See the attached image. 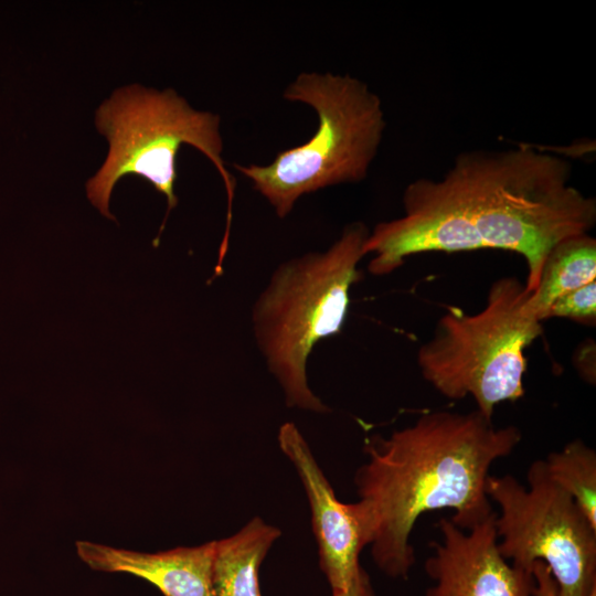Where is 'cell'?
<instances>
[{
    "label": "cell",
    "instance_id": "6da1fadb",
    "mask_svg": "<svg viewBox=\"0 0 596 596\" xmlns=\"http://www.w3.org/2000/svg\"><path fill=\"white\" fill-rule=\"evenodd\" d=\"M521 438L518 427H496L477 409L428 412L389 437H369L354 483L376 566L407 578L415 562L411 533L424 513L451 509V522L468 531L494 512L486 492L490 467Z\"/></svg>",
    "mask_w": 596,
    "mask_h": 596
},
{
    "label": "cell",
    "instance_id": "7a4b0ae2",
    "mask_svg": "<svg viewBox=\"0 0 596 596\" xmlns=\"http://www.w3.org/2000/svg\"><path fill=\"white\" fill-rule=\"evenodd\" d=\"M571 171L566 160L520 146L460 153L441 179L485 248L524 257L529 294L550 251L595 225L596 201L568 183Z\"/></svg>",
    "mask_w": 596,
    "mask_h": 596
},
{
    "label": "cell",
    "instance_id": "3957f363",
    "mask_svg": "<svg viewBox=\"0 0 596 596\" xmlns=\"http://www.w3.org/2000/svg\"><path fill=\"white\" fill-rule=\"evenodd\" d=\"M369 233L349 224L328 249L280 263L253 305L256 345L289 407L329 411L309 387L307 362L319 341L342 329Z\"/></svg>",
    "mask_w": 596,
    "mask_h": 596
},
{
    "label": "cell",
    "instance_id": "277c9868",
    "mask_svg": "<svg viewBox=\"0 0 596 596\" xmlns=\"http://www.w3.org/2000/svg\"><path fill=\"white\" fill-rule=\"evenodd\" d=\"M284 97L316 111L318 128L313 136L277 153L266 166L234 164L280 219L305 194L362 181L385 128L381 99L350 75L301 73L287 86Z\"/></svg>",
    "mask_w": 596,
    "mask_h": 596
},
{
    "label": "cell",
    "instance_id": "5b68a950",
    "mask_svg": "<svg viewBox=\"0 0 596 596\" xmlns=\"http://www.w3.org/2000/svg\"><path fill=\"white\" fill-rule=\"evenodd\" d=\"M220 123L219 115L192 108L171 88L157 91L132 84L115 91L95 114V125L107 138L109 151L86 183L88 200L104 216L115 220L109 211L113 189L124 175L135 174L166 196L168 215L178 204V151L190 145L212 161L223 179L228 195L224 240H228L235 182L222 159Z\"/></svg>",
    "mask_w": 596,
    "mask_h": 596
},
{
    "label": "cell",
    "instance_id": "8992f818",
    "mask_svg": "<svg viewBox=\"0 0 596 596\" xmlns=\"http://www.w3.org/2000/svg\"><path fill=\"white\" fill-rule=\"evenodd\" d=\"M529 296L517 277H501L479 312L448 308L418 350L423 377L447 398L471 396L477 411L491 419L498 404L521 398L524 350L542 333L541 321L526 309Z\"/></svg>",
    "mask_w": 596,
    "mask_h": 596
},
{
    "label": "cell",
    "instance_id": "52a82bcc",
    "mask_svg": "<svg viewBox=\"0 0 596 596\" xmlns=\"http://www.w3.org/2000/svg\"><path fill=\"white\" fill-rule=\"evenodd\" d=\"M526 480L528 488L512 475L487 479V496L500 509L494 518L500 553L528 572L544 563L557 596H589L596 589V526L551 478L543 459L530 465Z\"/></svg>",
    "mask_w": 596,
    "mask_h": 596
},
{
    "label": "cell",
    "instance_id": "ba28073f",
    "mask_svg": "<svg viewBox=\"0 0 596 596\" xmlns=\"http://www.w3.org/2000/svg\"><path fill=\"white\" fill-rule=\"evenodd\" d=\"M496 512L466 531L448 518L438 523L441 542H430L425 571L433 581L425 596H533L532 572L519 568L499 551Z\"/></svg>",
    "mask_w": 596,
    "mask_h": 596
},
{
    "label": "cell",
    "instance_id": "9c48e42d",
    "mask_svg": "<svg viewBox=\"0 0 596 596\" xmlns=\"http://www.w3.org/2000/svg\"><path fill=\"white\" fill-rule=\"evenodd\" d=\"M278 443L297 470L308 497L320 567L332 592L344 590L361 570L359 555L369 545L358 503L338 500L294 423L281 425Z\"/></svg>",
    "mask_w": 596,
    "mask_h": 596
},
{
    "label": "cell",
    "instance_id": "30bf717a",
    "mask_svg": "<svg viewBox=\"0 0 596 596\" xmlns=\"http://www.w3.org/2000/svg\"><path fill=\"white\" fill-rule=\"evenodd\" d=\"M215 541L157 553L116 549L77 541L78 557L92 570L124 573L156 586L163 596H213L212 564Z\"/></svg>",
    "mask_w": 596,
    "mask_h": 596
},
{
    "label": "cell",
    "instance_id": "8fae6325",
    "mask_svg": "<svg viewBox=\"0 0 596 596\" xmlns=\"http://www.w3.org/2000/svg\"><path fill=\"white\" fill-rule=\"evenodd\" d=\"M280 534L278 528L254 518L235 534L215 541L213 596H262L259 567Z\"/></svg>",
    "mask_w": 596,
    "mask_h": 596
},
{
    "label": "cell",
    "instance_id": "7c38bea8",
    "mask_svg": "<svg viewBox=\"0 0 596 596\" xmlns=\"http://www.w3.org/2000/svg\"><path fill=\"white\" fill-rule=\"evenodd\" d=\"M595 280V238L588 233L565 238L547 254L538 287L526 299V309L542 322L554 300Z\"/></svg>",
    "mask_w": 596,
    "mask_h": 596
},
{
    "label": "cell",
    "instance_id": "4fadbf2b",
    "mask_svg": "<svg viewBox=\"0 0 596 596\" xmlns=\"http://www.w3.org/2000/svg\"><path fill=\"white\" fill-rule=\"evenodd\" d=\"M551 478L575 500L596 526V453L583 440L567 443L544 459Z\"/></svg>",
    "mask_w": 596,
    "mask_h": 596
},
{
    "label": "cell",
    "instance_id": "5bb4252c",
    "mask_svg": "<svg viewBox=\"0 0 596 596\" xmlns=\"http://www.w3.org/2000/svg\"><path fill=\"white\" fill-rule=\"evenodd\" d=\"M549 318H567L582 324L594 326L596 320V280L554 300L544 311L542 321Z\"/></svg>",
    "mask_w": 596,
    "mask_h": 596
},
{
    "label": "cell",
    "instance_id": "9a60e30c",
    "mask_svg": "<svg viewBox=\"0 0 596 596\" xmlns=\"http://www.w3.org/2000/svg\"><path fill=\"white\" fill-rule=\"evenodd\" d=\"M533 596H557V587L549 567L538 561L532 565ZM589 596H596V589Z\"/></svg>",
    "mask_w": 596,
    "mask_h": 596
},
{
    "label": "cell",
    "instance_id": "2e32d148",
    "mask_svg": "<svg viewBox=\"0 0 596 596\" xmlns=\"http://www.w3.org/2000/svg\"><path fill=\"white\" fill-rule=\"evenodd\" d=\"M595 353L594 342L582 343L577 349L575 365L581 376L588 383H595V361H592V354ZM594 359V358H593Z\"/></svg>",
    "mask_w": 596,
    "mask_h": 596
},
{
    "label": "cell",
    "instance_id": "e0dca14e",
    "mask_svg": "<svg viewBox=\"0 0 596 596\" xmlns=\"http://www.w3.org/2000/svg\"><path fill=\"white\" fill-rule=\"evenodd\" d=\"M332 596H374L368 573L361 567L351 585L340 592H332Z\"/></svg>",
    "mask_w": 596,
    "mask_h": 596
}]
</instances>
